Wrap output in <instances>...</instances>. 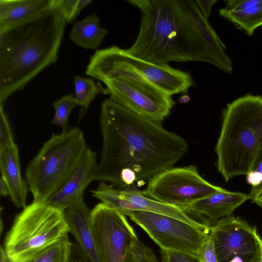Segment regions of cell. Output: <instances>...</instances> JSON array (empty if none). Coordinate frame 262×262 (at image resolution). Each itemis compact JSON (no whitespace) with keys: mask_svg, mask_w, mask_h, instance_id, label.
<instances>
[{"mask_svg":"<svg viewBox=\"0 0 262 262\" xmlns=\"http://www.w3.org/2000/svg\"><path fill=\"white\" fill-rule=\"evenodd\" d=\"M99 119L102 146L94 180L119 189L136 186L172 167L188 150L186 140L162 123L110 98L102 103Z\"/></svg>","mask_w":262,"mask_h":262,"instance_id":"cell-1","label":"cell"},{"mask_svg":"<svg viewBox=\"0 0 262 262\" xmlns=\"http://www.w3.org/2000/svg\"><path fill=\"white\" fill-rule=\"evenodd\" d=\"M141 13L137 37L127 52L159 66L202 61L227 74L233 63L226 47L194 0H127Z\"/></svg>","mask_w":262,"mask_h":262,"instance_id":"cell-2","label":"cell"},{"mask_svg":"<svg viewBox=\"0 0 262 262\" xmlns=\"http://www.w3.org/2000/svg\"><path fill=\"white\" fill-rule=\"evenodd\" d=\"M66 24L56 9L0 23V105L56 61Z\"/></svg>","mask_w":262,"mask_h":262,"instance_id":"cell-3","label":"cell"},{"mask_svg":"<svg viewBox=\"0 0 262 262\" xmlns=\"http://www.w3.org/2000/svg\"><path fill=\"white\" fill-rule=\"evenodd\" d=\"M215 151L226 182L252 170L262 154V96L246 95L227 104Z\"/></svg>","mask_w":262,"mask_h":262,"instance_id":"cell-4","label":"cell"},{"mask_svg":"<svg viewBox=\"0 0 262 262\" xmlns=\"http://www.w3.org/2000/svg\"><path fill=\"white\" fill-rule=\"evenodd\" d=\"M88 147L78 127L53 133L26 168L33 202L46 204L75 171Z\"/></svg>","mask_w":262,"mask_h":262,"instance_id":"cell-5","label":"cell"},{"mask_svg":"<svg viewBox=\"0 0 262 262\" xmlns=\"http://www.w3.org/2000/svg\"><path fill=\"white\" fill-rule=\"evenodd\" d=\"M85 74L102 82L112 78L129 79L156 88L171 96L186 94L195 85L189 72L169 64L149 62L116 46L97 50L90 58Z\"/></svg>","mask_w":262,"mask_h":262,"instance_id":"cell-6","label":"cell"},{"mask_svg":"<svg viewBox=\"0 0 262 262\" xmlns=\"http://www.w3.org/2000/svg\"><path fill=\"white\" fill-rule=\"evenodd\" d=\"M69 232L63 211L33 202L16 216L4 249L11 262H31Z\"/></svg>","mask_w":262,"mask_h":262,"instance_id":"cell-7","label":"cell"},{"mask_svg":"<svg viewBox=\"0 0 262 262\" xmlns=\"http://www.w3.org/2000/svg\"><path fill=\"white\" fill-rule=\"evenodd\" d=\"M141 190L149 198L182 210L197 201L223 191L199 173L195 165L171 167L157 174Z\"/></svg>","mask_w":262,"mask_h":262,"instance_id":"cell-8","label":"cell"},{"mask_svg":"<svg viewBox=\"0 0 262 262\" xmlns=\"http://www.w3.org/2000/svg\"><path fill=\"white\" fill-rule=\"evenodd\" d=\"M129 217L161 250L199 256L203 245L209 238V232L167 215L135 211Z\"/></svg>","mask_w":262,"mask_h":262,"instance_id":"cell-9","label":"cell"},{"mask_svg":"<svg viewBox=\"0 0 262 262\" xmlns=\"http://www.w3.org/2000/svg\"><path fill=\"white\" fill-rule=\"evenodd\" d=\"M217 262H262V238L256 227L233 214L211 229Z\"/></svg>","mask_w":262,"mask_h":262,"instance_id":"cell-10","label":"cell"},{"mask_svg":"<svg viewBox=\"0 0 262 262\" xmlns=\"http://www.w3.org/2000/svg\"><path fill=\"white\" fill-rule=\"evenodd\" d=\"M104 94L134 113L162 123L176 104L170 96L154 86L125 78H112L102 81Z\"/></svg>","mask_w":262,"mask_h":262,"instance_id":"cell-11","label":"cell"},{"mask_svg":"<svg viewBox=\"0 0 262 262\" xmlns=\"http://www.w3.org/2000/svg\"><path fill=\"white\" fill-rule=\"evenodd\" d=\"M93 233L102 262H126L138 236L125 215L102 203L91 211Z\"/></svg>","mask_w":262,"mask_h":262,"instance_id":"cell-12","label":"cell"},{"mask_svg":"<svg viewBox=\"0 0 262 262\" xmlns=\"http://www.w3.org/2000/svg\"><path fill=\"white\" fill-rule=\"evenodd\" d=\"M248 199V194L224 189L187 205L182 210L195 222L211 229L221 219L232 215Z\"/></svg>","mask_w":262,"mask_h":262,"instance_id":"cell-13","label":"cell"},{"mask_svg":"<svg viewBox=\"0 0 262 262\" xmlns=\"http://www.w3.org/2000/svg\"><path fill=\"white\" fill-rule=\"evenodd\" d=\"M97 164L96 153L89 147L75 171L46 204L63 212L83 201L84 191L94 181Z\"/></svg>","mask_w":262,"mask_h":262,"instance_id":"cell-14","label":"cell"},{"mask_svg":"<svg viewBox=\"0 0 262 262\" xmlns=\"http://www.w3.org/2000/svg\"><path fill=\"white\" fill-rule=\"evenodd\" d=\"M63 213L69 232L82 252L92 262H102L93 233L91 211L84 202L69 207Z\"/></svg>","mask_w":262,"mask_h":262,"instance_id":"cell-15","label":"cell"},{"mask_svg":"<svg viewBox=\"0 0 262 262\" xmlns=\"http://www.w3.org/2000/svg\"><path fill=\"white\" fill-rule=\"evenodd\" d=\"M1 178L6 182L11 200L18 208H25L28 185L21 178L18 149L16 144L0 151Z\"/></svg>","mask_w":262,"mask_h":262,"instance_id":"cell-16","label":"cell"},{"mask_svg":"<svg viewBox=\"0 0 262 262\" xmlns=\"http://www.w3.org/2000/svg\"><path fill=\"white\" fill-rule=\"evenodd\" d=\"M122 197L127 201L132 211H145L171 216L200 229L210 232L208 228L192 220L180 208L168 205L145 196L136 186L120 189Z\"/></svg>","mask_w":262,"mask_h":262,"instance_id":"cell-17","label":"cell"},{"mask_svg":"<svg viewBox=\"0 0 262 262\" xmlns=\"http://www.w3.org/2000/svg\"><path fill=\"white\" fill-rule=\"evenodd\" d=\"M56 0H0V23L17 21L55 9Z\"/></svg>","mask_w":262,"mask_h":262,"instance_id":"cell-18","label":"cell"},{"mask_svg":"<svg viewBox=\"0 0 262 262\" xmlns=\"http://www.w3.org/2000/svg\"><path fill=\"white\" fill-rule=\"evenodd\" d=\"M108 31L103 28L95 13L76 22L69 35L70 40L86 49L97 50Z\"/></svg>","mask_w":262,"mask_h":262,"instance_id":"cell-19","label":"cell"},{"mask_svg":"<svg viewBox=\"0 0 262 262\" xmlns=\"http://www.w3.org/2000/svg\"><path fill=\"white\" fill-rule=\"evenodd\" d=\"M220 15L243 30L249 36L262 26V2L255 6L242 10L234 11L223 8Z\"/></svg>","mask_w":262,"mask_h":262,"instance_id":"cell-20","label":"cell"},{"mask_svg":"<svg viewBox=\"0 0 262 262\" xmlns=\"http://www.w3.org/2000/svg\"><path fill=\"white\" fill-rule=\"evenodd\" d=\"M74 84L75 99L81 107L78 120L80 121L85 115L90 104L96 95L104 93L100 82L95 83L92 78H83L79 76L74 77Z\"/></svg>","mask_w":262,"mask_h":262,"instance_id":"cell-21","label":"cell"},{"mask_svg":"<svg viewBox=\"0 0 262 262\" xmlns=\"http://www.w3.org/2000/svg\"><path fill=\"white\" fill-rule=\"evenodd\" d=\"M72 244L67 235L43 251L31 262H67Z\"/></svg>","mask_w":262,"mask_h":262,"instance_id":"cell-22","label":"cell"},{"mask_svg":"<svg viewBox=\"0 0 262 262\" xmlns=\"http://www.w3.org/2000/svg\"><path fill=\"white\" fill-rule=\"evenodd\" d=\"M77 105V101L72 94L64 95L55 101L52 104L55 110V115L52 124L60 126L62 131L67 130L69 128V116L72 110Z\"/></svg>","mask_w":262,"mask_h":262,"instance_id":"cell-23","label":"cell"},{"mask_svg":"<svg viewBox=\"0 0 262 262\" xmlns=\"http://www.w3.org/2000/svg\"><path fill=\"white\" fill-rule=\"evenodd\" d=\"M92 0H56V9L66 23H71Z\"/></svg>","mask_w":262,"mask_h":262,"instance_id":"cell-24","label":"cell"},{"mask_svg":"<svg viewBox=\"0 0 262 262\" xmlns=\"http://www.w3.org/2000/svg\"><path fill=\"white\" fill-rule=\"evenodd\" d=\"M10 124L3 106L0 105V151L15 144Z\"/></svg>","mask_w":262,"mask_h":262,"instance_id":"cell-25","label":"cell"},{"mask_svg":"<svg viewBox=\"0 0 262 262\" xmlns=\"http://www.w3.org/2000/svg\"><path fill=\"white\" fill-rule=\"evenodd\" d=\"M162 262H203L199 256L180 252L161 250Z\"/></svg>","mask_w":262,"mask_h":262,"instance_id":"cell-26","label":"cell"},{"mask_svg":"<svg viewBox=\"0 0 262 262\" xmlns=\"http://www.w3.org/2000/svg\"><path fill=\"white\" fill-rule=\"evenodd\" d=\"M247 182L251 187L262 184V154L257 159L252 170L246 176Z\"/></svg>","mask_w":262,"mask_h":262,"instance_id":"cell-27","label":"cell"},{"mask_svg":"<svg viewBox=\"0 0 262 262\" xmlns=\"http://www.w3.org/2000/svg\"><path fill=\"white\" fill-rule=\"evenodd\" d=\"M199 257L203 262H217L213 241L210 237L204 244L199 253Z\"/></svg>","mask_w":262,"mask_h":262,"instance_id":"cell-28","label":"cell"},{"mask_svg":"<svg viewBox=\"0 0 262 262\" xmlns=\"http://www.w3.org/2000/svg\"><path fill=\"white\" fill-rule=\"evenodd\" d=\"M129 262H162L160 261L155 252L147 246H144L142 250L134 255Z\"/></svg>","mask_w":262,"mask_h":262,"instance_id":"cell-29","label":"cell"},{"mask_svg":"<svg viewBox=\"0 0 262 262\" xmlns=\"http://www.w3.org/2000/svg\"><path fill=\"white\" fill-rule=\"evenodd\" d=\"M262 0H229L226 1V8L234 11L242 10L256 6Z\"/></svg>","mask_w":262,"mask_h":262,"instance_id":"cell-30","label":"cell"},{"mask_svg":"<svg viewBox=\"0 0 262 262\" xmlns=\"http://www.w3.org/2000/svg\"><path fill=\"white\" fill-rule=\"evenodd\" d=\"M67 262H92L77 244L72 243Z\"/></svg>","mask_w":262,"mask_h":262,"instance_id":"cell-31","label":"cell"},{"mask_svg":"<svg viewBox=\"0 0 262 262\" xmlns=\"http://www.w3.org/2000/svg\"><path fill=\"white\" fill-rule=\"evenodd\" d=\"M203 15L208 19L213 6L216 2V0H195Z\"/></svg>","mask_w":262,"mask_h":262,"instance_id":"cell-32","label":"cell"},{"mask_svg":"<svg viewBox=\"0 0 262 262\" xmlns=\"http://www.w3.org/2000/svg\"><path fill=\"white\" fill-rule=\"evenodd\" d=\"M248 196L249 199L262 208V184L257 187H251Z\"/></svg>","mask_w":262,"mask_h":262,"instance_id":"cell-33","label":"cell"},{"mask_svg":"<svg viewBox=\"0 0 262 262\" xmlns=\"http://www.w3.org/2000/svg\"><path fill=\"white\" fill-rule=\"evenodd\" d=\"M0 195L6 196L9 195V190L5 181L1 178L0 179Z\"/></svg>","mask_w":262,"mask_h":262,"instance_id":"cell-34","label":"cell"},{"mask_svg":"<svg viewBox=\"0 0 262 262\" xmlns=\"http://www.w3.org/2000/svg\"><path fill=\"white\" fill-rule=\"evenodd\" d=\"M0 262H11L2 247L1 248Z\"/></svg>","mask_w":262,"mask_h":262,"instance_id":"cell-35","label":"cell"},{"mask_svg":"<svg viewBox=\"0 0 262 262\" xmlns=\"http://www.w3.org/2000/svg\"><path fill=\"white\" fill-rule=\"evenodd\" d=\"M179 102L181 103H186L190 100V97L189 95L184 94L181 95L178 99Z\"/></svg>","mask_w":262,"mask_h":262,"instance_id":"cell-36","label":"cell"}]
</instances>
